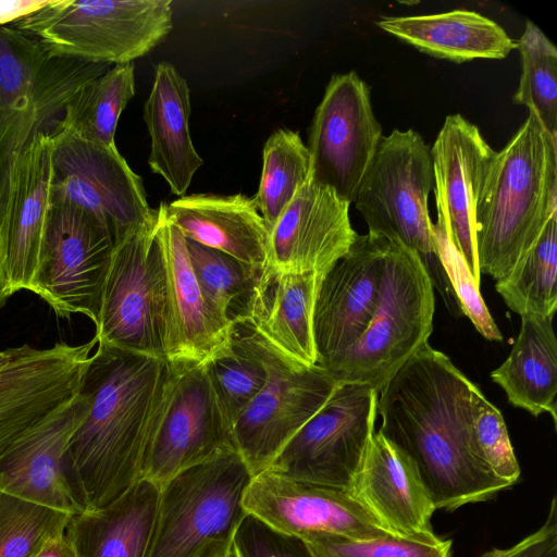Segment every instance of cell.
<instances>
[{
	"label": "cell",
	"mask_w": 557,
	"mask_h": 557,
	"mask_svg": "<svg viewBox=\"0 0 557 557\" xmlns=\"http://www.w3.org/2000/svg\"><path fill=\"white\" fill-rule=\"evenodd\" d=\"M476 388L445 354L426 343L377 394L379 433L412 462L435 509L454 510L510 487L475 449Z\"/></svg>",
	"instance_id": "obj_1"
},
{
	"label": "cell",
	"mask_w": 557,
	"mask_h": 557,
	"mask_svg": "<svg viewBox=\"0 0 557 557\" xmlns=\"http://www.w3.org/2000/svg\"><path fill=\"white\" fill-rule=\"evenodd\" d=\"M166 377L165 359L97 343L79 389L86 413L65 454L84 511L110 505L140 481Z\"/></svg>",
	"instance_id": "obj_2"
},
{
	"label": "cell",
	"mask_w": 557,
	"mask_h": 557,
	"mask_svg": "<svg viewBox=\"0 0 557 557\" xmlns=\"http://www.w3.org/2000/svg\"><path fill=\"white\" fill-rule=\"evenodd\" d=\"M557 216V138L530 111L497 152L475 210L481 273L498 281L536 243Z\"/></svg>",
	"instance_id": "obj_3"
},
{
	"label": "cell",
	"mask_w": 557,
	"mask_h": 557,
	"mask_svg": "<svg viewBox=\"0 0 557 557\" xmlns=\"http://www.w3.org/2000/svg\"><path fill=\"white\" fill-rule=\"evenodd\" d=\"M111 66L52 54L13 26L0 27V219L28 144L40 133L55 135L73 96Z\"/></svg>",
	"instance_id": "obj_4"
},
{
	"label": "cell",
	"mask_w": 557,
	"mask_h": 557,
	"mask_svg": "<svg viewBox=\"0 0 557 557\" xmlns=\"http://www.w3.org/2000/svg\"><path fill=\"white\" fill-rule=\"evenodd\" d=\"M435 298L423 258L389 239L374 314L354 345L322 368L336 382L377 393L424 345L433 330Z\"/></svg>",
	"instance_id": "obj_5"
},
{
	"label": "cell",
	"mask_w": 557,
	"mask_h": 557,
	"mask_svg": "<svg viewBox=\"0 0 557 557\" xmlns=\"http://www.w3.org/2000/svg\"><path fill=\"white\" fill-rule=\"evenodd\" d=\"M171 0H50L13 27L59 57L127 64L171 32Z\"/></svg>",
	"instance_id": "obj_6"
},
{
	"label": "cell",
	"mask_w": 557,
	"mask_h": 557,
	"mask_svg": "<svg viewBox=\"0 0 557 557\" xmlns=\"http://www.w3.org/2000/svg\"><path fill=\"white\" fill-rule=\"evenodd\" d=\"M250 478L234 448L175 476L160 490L145 557H206L228 544Z\"/></svg>",
	"instance_id": "obj_7"
},
{
	"label": "cell",
	"mask_w": 557,
	"mask_h": 557,
	"mask_svg": "<svg viewBox=\"0 0 557 557\" xmlns=\"http://www.w3.org/2000/svg\"><path fill=\"white\" fill-rule=\"evenodd\" d=\"M263 362L264 386L232 426V444L251 476L265 471L324 406L338 382L322 368L277 349L246 322H235Z\"/></svg>",
	"instance_id": "obj_8"
},
{
	"label": "cell",
	"mask_w": 557,
	"mask_h": 557,
	"mask_svg": "<svg viewBox=\"0 0 557 557\" xmlns=\"http://www.w3.org/2000/svg\"><path fill=\"white\" fill-rule=\"evenodd\" d=\"M232 448V425L206 363L168 361V377L144 453L140 480L161 490L182 472Z\"/></svg>",
	"instance_id": "obj_9"
},
{
	"label": "cell",
	"mask_w": 557,
	"mask_h": 557,
	"mask_svg": "<svg viewBox=\"0 0 557 557\" xmlns=\"http://www.w3.org/2000/svg\"><path fill=\"white\" fill-rule=\"evenodd\" d=\"M434 188L430 147L413 129L382 136L355 198L369 233L395 240L421 257L435 255L429 195Z\"/></svg>",
	"instance_id": "obj_10"
},
{
	"label": "cell",
	"mask_w": 557,
	"mask_h": 557,
	"mask_svg": "<svg viewBox=\"0 0 557 557\" xmlns=\"http://www.w3.org/2000/svg\"><path fill=\"white\" fill-rule=\"evenodd\" d=\"M158 219L114 245L95 337L97 343L165 359L164 263Z\"/></svg>",
	"instance_id": "obj_11"
},
{
	"label": "cell",
	"mask_w": 557,
	"mask_h": 557,
	"mask_svg": "<svg viewBox=\"0 0 557 557\" xmlns=\"http://www.w3.org/2000/svg\"><path fill=\"white\" fill-rule=\"evenodd\" d=\"M51 203H65L91 215L114 245L153 222L143 180L115 148L83 140L60 129L52 137Z\"/></svg>",
	"instance_id": "obj_12"
},
{
	"label": "cell",
	"mask_w": 557,
	"mask_h": 557,
	"mask_svg": "<svg viewBox=\"0 0 557 557\" xmlns=\"http://www.w3.org/2000/svg\"><path fill=\"white\" fill-rule=\"evenodd\" d=\"M377 394L367 384L338 383L267 470L351 492L375 433Z\"/></svg>",
	"instance_id": "obj_13"
},
{
	"label": "cell",
	"mask_w": 557,
	"mask_h": 557,
	"mask_svg": "<svg viewBox=\"0 0 557 557\" xmlns=\"http://www.w3.org/2000/svg\"><path fill=\"white\" fill-rule=\"evenodd\" d=\"M114 243L85 211L51 203L36 292L57 317L83 314L96 325Z\"/></svg>",
	"instance_id": "obj_14"
},
{
	"label": "cell",
	"mask_w": 557,
	"mask_h": 557,
	"mask_svg": "<svg viewBox=\"0 0 557 557\" xmlns=\"http://www.w3.org/2000/svg\"><path fill=\"white\" fill-rule=\"evenodd\" d=\"M96 346L24 344L0 368V460L75 400Z\"/></svg>",
	"instance_id": "obj_15"
},
{
	"label": "cell",
	"mask_w": 557,
	"mask_h": 557,
	"mask_svg": "<svg viewBox=\"0 0 557 557\" xmlns=\"http://www.w3.org/2000/svg\"><path fill=\"white\" fill-rule=\"evenodd\" d=\"M381 138L370 87L354 71L333 75L309 127L310 180L354 202Z\"/></svg>",
	"instance_id": "obj_16"
},
{
	"label": "cell",
	"mask_w": 557,
	"mask_h": 557,
	"mask_svg": "<svg viewBox=\"0 0 557 557\" xmlns=\"http://www.w3.org/2000/svg\"><path fill=\"white\" fill-rule=\"evenodd\" d=\"M242 507L270 528L301 540L312 534L352 540L394 535L350 492L270 470L250 478Z\"/></svg>",
	"instance_id": "obj_17"
},
{
	"label": "cell",
	"mask_w": 557,
	"mask_h": 557,
	"mask_svg": "<svg viewBox=\"0 0 557 557\" xmlns=\"http://www.w3.org/2000/svg\"><path fill=\"white\" fill-rule=\"evenodd\" d=\"M430 150L437 208L434 226L462 256L480 285L475 210L497 151L460 114L446 116Z\"/></svg>",
	"instance_id": "obj_18"
},
{
	"label": "cell",
	"mask_w": 557,
	"mask_h": 557,
	"mask_svg": "<svg viewBox=\"0 0 557 557\" xmlns=\"http://www.w3.org/2000/svg\"><path fill=\"white\" fill-rule=\"evenodd\" d=\"M389 239L357 235L348 252L323 275L313 312L317 366L350 348L376 309Z\"/></svg>",
	"instance_id": "obj_19"
},
{
	"label": "cell",
	"mask_w": 557,
	"mask_h": 557,
	"mask_svg": "<svg viewBox=\"0 0 557 557\" xmlns=\"http://www.w3.org/2000/svg\"><path fill=\"white\" fill-rule=\"evenodd\" d=\"M52 137L36 135L11 172L0 219V272L11 296L20 290L36 292L51 208Z\"/></svg>",
	"instance_id": "obj_20"
},
{
	"label": "cell",
	"mask_w": 557,
	"mask_h": 557,
	"mask_svg": "<svg viewBox=\"0 0 557 557\" xmlns=\"http://www.w3.org/2000/svg\"><path fill=\"white\" fill-rule=\"evenodd\" d=\"M158 236L164 263V358L207 362L226 350L235 322L206 297L191 268L186 238L158 208Z\"/></svg>",
	"instance_id": "obj_21"
},
{
	"label": "cell",
	"mask_w": 557,
	"mask_h": 557,
	"mask_svg": "<svg viewBox=\"0 0 557 557\" xmlns=\"http://www.w3.org/2000/svg\"><path fill=\"white\" fill-rule=\"evenodd\" d=\"M349 205L309 177L270 232L269 261L259 287L280 273H326L358 235L350 224Z\"/></svg>",
	"instance_id": "obj_22"
},
{
	"label": "cell",
	"mask_w": 557,
	"mask_h": 557,
	"mask_svg": "<svg viewBox=\"0 0 557 557\" xmlns=\"http://www.w3.org/2000/svg\"><path fill=\"white\" fill-rule=\"evenodd\" d=\"M86 413L75 400L0 460V492L69 516L84 512L70 482L65 454Z\"/></svg>",
	"instance_id": "obj_23"
},
{
	"label": "cell",
	"mask_w": 557,
	"mask_h": 557,
	"mask_svg": "<svg viewBox=\"0 0 557 557\" xmlns=\"http://www.w3.org/2000/svg\"><path fill=\"white\" fill-rule=\"evenodd\" d=\"M392 534L433 535L435 507L408 457L374 433L350 492Z\"/></svg>",
	"instance_id": "obj_24"
},
{
	"label": "cell",
	"mask_w": 557,
	"mask_h": 557,
	"mask_svg": "<svg viewBox=\"0 0 557 557\" xmlns=\"http://www.w3.org/2000/svg\"><path fill=\"white\" fill-rule=\"evenodd\" d=\"M165 213L186 239L224 252L260 276L264 273L270 231L253 198L194 194L165 203Z\"/></svg>",
	"instance_id": "obj_25"
},
{
	"label": "cell",
	"mask_w": 557,
	"mask_h": 557,
	"mask_svg": "<svg viewBox=\"0 0 557 557\" xmlns=\"http://www.w3.org/2000/svg\"><path fill=\"white\" fill-rule=\"evenodd\" d=\"M189 115L187 82L171 63H159L144 107V120L150 136L148 164L177 196L186 193L203 163L191 141Z\"/></svg>",
	"instance_id": "obj_26"
},
{
	"label": "cell",
	"mask_w": 557,
	"mask_h": 557,
	"mask_svg": "<svg viewBox=\"0 0 557 557\" xmlns=\"http://www.w3.org/2000/svg\"><path fill=\"white\" fill-rule=\"evenodd\" d=\"M160 488L140 480L110 505L72 516L65 529L76 557H145Z\"/></svg>",
	"instance_id": "obj_27"
},
{
	"label": "cell",
	"mask_w": 557,
	"mask_h": 557,
	"mask_svg": "<svg viewBox=\"0 0 557 557\" xmlns=\"http://www.w3.org/2000/svg\"><path fill=\"white\" fill-rule=\"evenodd\" d=\"M324 274L310 271L273 275L258 288L242 322L288 357L317 366L313 312Z\"/></svg>",
	"instance_id": "obj_28"
},
{
	"label": "cell",
	"mask_w": 557,
	"mask_h": 557,
	"mask_svg": "<svg viewBox=\"0 0 557 557\" xmlns=\"http://www.w3.org/2000/svg\"><path fill=\"white\" fill-rule=\"evenodd\" d=\"M376 24L424 53L456 63L504 59L517 48L497 23L469 10L384 17Z\"/></svg>",
	"instance_id": "obj_29"
},
{
	"label": "cell",
	"mask_w": 557,
	"mask_h": 557,
	"mask_svg": "<svg viewBox=\"0 0 557 557\" xmlns=\"http://www.w3.org/2000/svg\"><path fill=\"white\" fill-rule=\"evenodd\" d=\"M554 315H522L518 337L507 359L491 377L508 401L534 417L547 412L557 424V341Z\"/></svg>",
	"instance_id": "obj_30"
},
{
	"label": "cell",
	"mask_w": 557,
	"mask_h": 557,
	"mask_svg": "<svg viewBox=\"0 0 557 557\" xmlns=\"http://www.w3.org/2000/svg\"><path fill=\"white\" fill-rule=\"evenodd\" d=\"M134 69L133 63L113 65L82 86L65 108L61 129L83 140L115 148L119 119L135 95Z\"/></svg>",
	"instance_id": "obj_31"
},
{
	"label": "cell",
	"mask_w": 557,
	"mask_h": 557,
	"mask_svg": "<svg viewBox=\"0 0 557 557\" xmlns=\"http://www.w3.org/2000/svg\"><path fill=\"white\" fill-rule=\"evenodd\" d=\"M495 288L507 307L522 315H555L557 309V216Z\"/></svg>",
	"instance_id": "obj_32"
},
{
	"label": "cell",
	"mask_w": 557,
	"mask_h": 557,
	"mask_svg": "<svg viewBox=\"0 0 557 557\" xmlns=\"http://www.w3.org/2000/svg\"><path fill=\"white\" fill-rule=\"evenodd\" d=\"M310 154L297 132L278 129L264 144L260 184L253 201L269 231L310 177Z\"/></svg>",
	"instance_id": "obj_33"
},
{
	"label": "cell",
	"mask_w": 557,
	"mask_h": 557,
	"mask_svg": "<svg viewBox=\"0 0 557 557\" xmlns=\"http://www.w3.org/2000/svg\"><path fill=\"white\" fill-rule=\"evenodd\" d=\"M193 271L209 301L234 322L244 321L261 276L235 258L186 239Z\"/></svg>",
	"instance_id": "obj_34"
},
{
	"label": "cell",
	"mask_w": 557,
	"mask_h": 557,
	"mask_svg": "<svg viewBox=\"0 0 557 557\" xmlns=\"http://www.w3.org/2000/svg\"><path fill=\"white\" fill-rule=\"evenodd\" d=\"M517 48L522 72L513 100L557 138V49L532 21H527Z\"/></svg>",
	"instance_id": "obj_35"
},
{
	"label": "cell",
	"mask_w": 557,
	"mask_h": 557,
	"mask_svg": "<svg viewBox=\"0 0 557 557\" xmlns=\"http://www.w3.org/2000/svg\"><path fill=\"white\" fill-rule=\"evenodd\" d=\"M205 363L221 407L233 426L264 386L267 369L236 324L231 346Z\"/></svg>",
	"instance_id": "obj_36"
},
{
	"label": "cell",
	"mask_w": 557,
	"mask_h": 557,
	"mask_svg": "<svg viewBox=\"0 0 557 557\" xmlns=\"http://www.w3.org/2000/svg\"><path fill=\"white\" fill-rule=\"evenodd\" d=\"M71 516L0 492V557H34Z\"/></svg>",
	"instance_id": "obj_37"
},
{
	"label": "cell",
	"mask_w": 557,
	"mask_h": 557,
	"mask_svg": "<svg viewBox=\"0 0 557 557\" xmlns=\"http://www.w3.org/2000/svg\"><path fill=\"white\" fill-rule=\"evenodd\" d=\"M302 541L313 557H451V541L435 534L423 537L389 535L371 540L312 534Z\"/></svg>",
	"instance_id": "obj_38"
},
{
	"label": "cell",
	"mask_w": 557,
	"mask_h": 557,
	"mask_svg": "<svg viewBox=\"0 0 557 557\" xmlns=\"http://www.w3.org/2000/svg\"><path fill=\"white\" fill-rule=\"evenodd\" d=\"M472 438L479 457L499 480L515 484L520 467L500 411L478 387L472 396Z\"/></svg>",
	"instance_id": "obj_39"
},
{
	"label": "cell",
	"mask_w": 557,
	"mask_h": 557,
	"mask_svg": "<svg viewBox=\"0 0 557 557\" xmlns=\"http://www.w3.org/2000/svg\"><path fill=\"white\" fill-rule=\"evenodd\" d=\"M435 232L436 258L441 261L461 310L471 320L476 331L486 339L502 341L503 335L491 315L465 259L453 244L440 232Z\"/></svg>",
	"instance_id": "obj_40"
},
{
	"label": "cell",
	"mask_w": 557,
	"mask_h": 557,
	"mask_svg": "<svg viewBox=\"0 0 557 557\" xmlns=\"http://www.w3.org/2000/svg\"><path fill=\"white\" fill-rule=\"evenodd\" d=\"M230 550L232 557H313L301 539L281 533L248 513L236 525Z\"/></svg>",
	"instance_id": "obj_41"
},
{
	"label": "cell",
	"mask_w": 557,
	"mask_h": 557,
	"mask_svg": "<svg viewBox=\"0 0 557 557\" xmlns=\"http://www.w3.org/2000/svg\"><path fill=\"white\" fill-rule=\"evenodd\" d=\"M479 557H557V504L552 499L548 516L534 533L507 548H493Z\"/></svg>",
	"instance_id": "obj_42"
},
{
	"label": "cell",
	"mask_w": 557,
	"mask_h": 557,
	"mask_svg": "<svg viewBox=\"0 0 557 557\" xmlns=\"http://www.w3.org/2000/svg\"><path fill=\"white\" fill-rule=\"evenodd\" d=\"M50 0H0V27L16 23L45 8Z\"/></svg>",
	"instance_id": "obj_43"
},
{
	"label": "cell",
	"mask_w": 557,
	"mask_h": 557,
	"mask_svg": "<svg viewBox=\"0 0 557 557\" xmlns=\"http://www.w3.org/2000/svg\"><path fill=\"white\" fill-rule=\"evenodd\" d=\"M34 557H76L65 534L48 542Z\"/></svg>",
	"instance_id": "obj_44"
},
{
	"label": "cell",
	"mask_w": 557,
	"mask_h": 557,
	"mask_svg": "<svg viewBox=\"0 0 557 557\" xmlns=\"http://www.w3.org/2000/svg\"><path fill=\"white\" fill-rule=\"evenodd\" d=\"M18 348L20 346L0 350V368L15 357Z\"/></svg>",
	"instance_id": "obj_45"
},
{
	"label": "cell",
	"mask_w": 557,
	"mask_h": 557,
	"mask_svg": "<svg viewBox=\"0 0 557 557\" xmlns=\"http://www.w3.org/2000/svg\"><path fill=\"white\" fill-rule=\"evenodd\" d=\"M230 544H231V542L228 544L223 545V546L219 547L218 549L213 550L206 557H232L231 550H230Z\"/></svg>",
	"instance_id": "obj_46"
},
{
	"label": "cell",
	"mask_w": 557,
	"mask_h": 557,
	"mask_svg": "<svg viewBox=\"0 0 557 557\" xmlns=\"http://www.w3.org/2000/svg\"><path fill=\"white\" fill-rule=\"evenodd\" d=\"M10 297H11V295L5 288V285H4V282L2 280L1 272H0V310L2 309V307L5 305V302L8 301V299Z\"/></svg>",
	"instance_id": "obj_47"
}]
</instances>
